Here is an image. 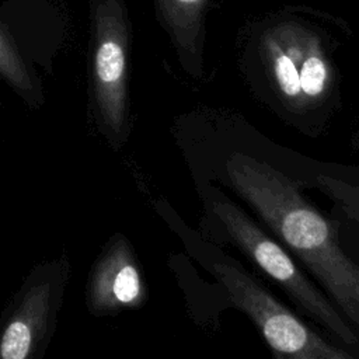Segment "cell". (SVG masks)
Masks as SVG:
<instances>
[{"label": "cell", "mask_w": 359, "mask_h": 359, "mask_svg": "<svg viewBox=\"0 0 359 359\" xmlns=\"http://www.w3.org/2000/svg\"><path fill=\"white\" fill-rule=\"evenodd\" d=\"M224 171L231 188L359 328V265L341 248L332 222L304 198L296 181L265 161L234 153Z\"/></svg>", "instance_id": "cell-1"}, {"label": "cell", "mask_w": 359, "mask_h": 359, "mask_svg": "<svg viewBox=\"0 0 359 359\" xmlns=\"http://www.w3.org/2000/svg\"><path fill=\"white\" fill-rule=\"evenodd\" d=\"M72 273L67 254L25 275L0 314V359H43L56 332Z\"/></svg>", "instance_id": "cell-2"}, {"label": "cell", "mask_w": 359, "mask_h": 359, "mask_svg": "<svg viewBox=\"0 0 359 359\" xmlns=\"http://www.w3.org/2000/svg\"><path fill=\"white\" fill-rule=\"evenodd\" d=\"M210 209L233 243L307 314L344 342H358L352 327L300 271L290 254L271 238L237 203L219 192L212 198Z\"/></svg>", "instance_id": "cell-3"}, {"label": "cell", "mask_w": 359, "mask_h": 359, "mask_svg": "<svg viewBox=\"0 0 359 359\" xmlns=\"http://www.w3.org/2000/svg\"><path fill=\"white\" fill-rule=\"evenodd\" d=\"M264 63L276 97L294 111L327 101L334 88L331 59L320 36L296 21H280L261 36Z\"/></svg>", "instance_id": "cell-4"}, {"label": "cell", "mask_w": 359, "mask_h": 359, "mask_svg": "<svg viewBox=\"0 0 359 359\" xmlns=\"http://www.w3.org/2000/svg\"><path fill=\"white\" fill-rule=\"evenodd\" d=\"M128 52L123 0H93V104L102 133L115 146L128 132Z\"/></svg>", "instance_id": "cell-5"}, {"label": "cell", "mask_w": 359, "mask_h": 359, "mask_svg": "<svg viewBox=\"0 0 359 359\" xmlns=\"http://www.w3.org/2000/svg\"><path fill=\"white\" fill-rule=\"evenodd\" d=\"M231 300L257 325L275 359H313L335 346L310 330L236 261L213 262Z\"/></svg>", "instance_id": "cell-6"}, {"label": "cell", "mask_w": 359, "mask_h": 359, "mask_svg": "<svg viewBox=\"0 0 359 359\" xmlns=\"http://www.w3.org/2000/svg\"><path fill=\"white\" fill-rule=\"evenodd\" d=\"M147 289L129 240L114 234L94 259L86 285V306L95 317L114 316L144 304Z\"/></svg>", "instance_id": "cell-7"}, {"label": "cell", "mask_w": 359, "mask_h": 359, "mask_svg": "<svg viewBox=\"0 0 359 359\" xmlns=\"http://www.w3.org/2000/svg\"><path fill=\"white\" fill-rule=\"evenodd\" d=\"M160 18L189 74H202L203 11L208 0H154Z\"/></svg>", "instance_id": "cell-8"}, {"label": "cell", "mask_w": 359, "mask_h": 359, "mask_svg": "<svg viewBox=\"0 0 359 359\" xmlns=\"http://www.w3.org/2000/svg\"><path fill=\"white\" fill-rule=\"evenodd\" d=\"M0 76L7 80L21 95L35 101L32 76L11 38L0 28Z\"/></svg>", "instance_id": "cell-9"}, {"label": "cell", "mask_w": 359, "mask_h": 359, "mask_svg": "<svg viewBox=\"0 0 359 359\" xmlns=\"http://www.w3.org/2000/svg\"><path fill=\"white\" fill-rule=\"evenodd\" d=\"M317 182L324 192L341 205L346 215H359V184L346 182L328 175H318Z\"/></svg>", "instance_id": "cell-10"}, {"label": "cell", "mask_w": 359, "mask_h": 359, "mask_svg": "<svg viewBox=\"0 0 359 359\" xmlns=\"http://www.w3.org/2000/svg\"><path fill=\"white\" fill-rule=\"evenodd\" d=\"M313 359H353V358L349 356L348 353H345V352H342V351L334 348L332 351H330V352H327V353L317 355V356H314Z\"/></svg>", "instance_id": "cell-11"}, {"label": "cell", "mask_w": 359, "mask_h": 359, "mask_svg": "<svg viewBox=\"0 0 359 359\" xmlns=\"http://www.w3.org/2000/svg\"><path fill=\"white\" fill-rule=\"evenodd\" d=\"M351 219H353L359 224V215H348Z\"/></svg>", "instance_id": "cell-12"}]
</instances>
